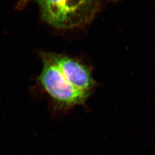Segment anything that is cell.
<instances>
[{"instance_id":"6da1fadb","label":"cell","mask_w":155,"mask_h":155,"mask_svg":"<svg viewBox=\"0 0 155 155\" xmlns=\"http://www.w3.org/2000/svg\"><path fill=\"white\" fill-rule=\"evenodd\" d=\"M39 55L43 67L37 82L50 99L54 110L64 113L84 105L90 95L78 89L52 61L48 52L41 51Z\"/></svg>"},{"instance_id":"7a4b0ae2","label":"cell","mask_w":155,"mask_h":155,"mask_svg":"<svg viewBox=\"0 0 155 155\" xmlns=\"http://www.w3.org/2000/svg\"><path fill=\"white\" fill-rule=\"evenodd\" d=\"M43 20L58 29H70L91 22L99 10L95 0H37Z\"/></svg>"},{"instance_id":"3957f363","label":"cell","mask_w":155,"mask_h":155,"mask_svg":"<svg viewBox=\"0 0 155 155\" xmlns=\"http://www.w3.org/2000/svg\"><path fill=\"white\" fill-rule=\"evenodd\" d=\"M48 54L78 89L91 95L96 82L89 65L77 58L64 54L48 52Z\"/></svg>"},{"instance_id":"277c9868","label":"cell","mask_w":155,"mask_h":155,"mask_svg":"<svg viewBox=\"0 0 155 155\" xmlns=\"http://www.w3.org/2000/svg\"><path fill=\"white\" fill-rule=\"evenodd\" d=\"M28 1L29 0H19L17 4V9L22 10L28 3Z\"/></svg>"},{"instance_id":"5b68a950","label":"cell","mask_w":155,"mask_h":155,"mask_svg":"<svg viewBox=\"0 0 155 155\" xmlns=\"http://www.w3.org/2000/svg\"><path fill=\"white\" fill-rule=\"evenodd\" d=\"M111 1H114H114H119V0H111Z\"/></svg>"}]
</instances>
